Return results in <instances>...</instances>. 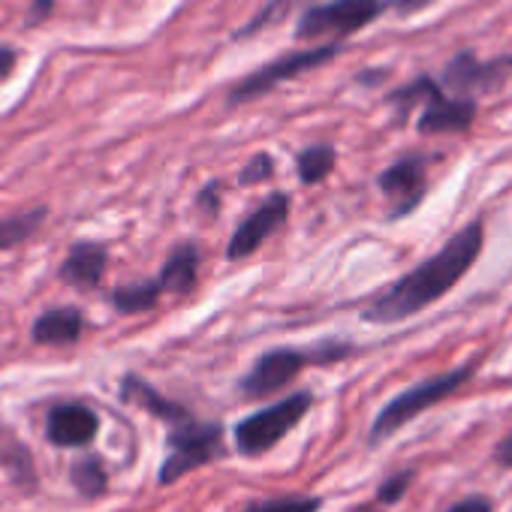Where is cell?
I'll return each instance as SVG.
<instances>
[{
    "instance_id": "cell-8",
    "label": "cell",
    "mask_w": 512,
    "mask_h": 512,
    "mask_svg": "<svg viewBox=\"0 0 512 512\" xmlns=\"http://www.w3.org/2000/svg\"><path fill=\"white\" fill-rule=\"evenodd\" d=\"M512 70V55H503L497 61H479L473 52H458L446 70H443V79H440V88L443 91H452L455 97H476V94H488V91H497L506 76Z\"/></svg>"
},
{
    "instance_id": "cell-26",
    "label": "cell",
    "mask_w": 512,
    "mask_h": 512,
    "mask_svg": "<svg viewBox=\"0 0 512 512\" xmlns=\"http://www.w3.org/2000/svg\"><path fill=\"white\" fill-rule=\"evenodd\" d=\"M491 461H494L500 470H512V431L494 443V449H491Z\"/></svg>"
},
{
    "instance_id": "cell-21",
    "label": "cell",
    "mask_w": 512,
    "mask_h": 512,
    "mask_svg": "<svg viewBox=\"0 0 512 512\" xmlns=\"http://www.w3.org/2000/svg\"><path fill=\"white\" fill-rule=\"evenodd\" d=\"M73 485L85 497H100L106 491V485H109V476H106L103 461L94 458V455H85L82 461H76L73 464Z\"/></svg>"
},
{
    "instance_id": "cell-17",
    "label": "cell",
    "mask_w": 512,
    "mask_h": 512,
    "mask_svg": "<svg viewBox=\"0 0 512 512\" xmlns=\"http://www.w3.org/2000/svg\"><path fill=\"white\" fill-rule=\"evenodd\" d=\"M46 217H49V208L40 205V208L19 211V214H10V217L0 220V253L13 250V247L25 244L28 238H34L43 229Z\"/></svg>"
},
{
    "instance_id": "cell-24",
    "label": "cell",
    "mask_w": 512,
    "mask_h": 512,
    "mask_svg": "<svg viewBox=\"0 0 512 512\" xmlns=\"http://www.w3.org/2000/svg\"><path fill=\"white\" fill-rule=\"evenodd\" d=\"M272 169H275V160L269 154H256V157H250V163H244L238 181L241 184H260V181L272 178Z\"/></svg>"
},
{
    "instance_id": "cell-30",
    "label": "cell",
    "mask_w": 512,
    "mask_h": 512,
    "mask_svg": "<svg viewBox=\"0 0 512 512\" xmlns=\"http://www.w3.org/2000/svg\"><path fill=\"white\" fill-rule=\"evenodd\" d=\"M214 190H217V184H208V187L199 193V199H196V202H199V208H205L208 214H214V211H217V196H214Z\"/></svg>"
},
{
    "instance_id": "cell-15",
    "label": "cell",
    "mask_w": 512,
    "mask_h": 512,
    "mask_svg": "<svg viewBox=\"0 0 512 512\" xmlns=\"http://www.w3.org/2000/svg\"><path fill=\"white\" fill-rule=\"evenodd\" d=\"M85 332V317L76 308H52L37 317L31 338L46 347H70L82 338Z\"/></svg>"
},
{
    "instance_id": "cell-14",
    "label": "cell",
    "mask_w": 512,
    "mask_h": 512,
    "mask_svg": "<svg viewBox=\"0 0 512 512\" xmlns=\"http://www.w3.org/2000/svg\"><path fill=\"white\" fill-rule=\"evenodd\" d=\"M199 263H202V256H199V247L193 241L178 244L166 256V263L160 269V278H157L163 293H175V296L193 293L196 284H199Z\"/></svg>"
},
{
    "instance_id": "cell-19",
    "label": "cell",
    "mask_w": 512,
    "mask_h": 512,
    "mask_svg": "<svg viewBox=\"0 0 512 512\" xmlns=\"http://www.w3.org/2000/svg\"><path fill=\"white\" fill-rule=\"evenodd\" d=\"M0 458H4V467L10 470L13 482H16L22 491H34V488H37V467H34V458H31V452H28L16 437H7V440H4V452H0Z\"/></svg>"
},
{
    "instance_id": "cell-28",
    "label": "cell",
    "mask_w": 512,
    "mask_h": 512,
    "mask_svg": "<svg viewBox=\"0 0 512 512\" xmlns=\"http://www.w3.org/2000/svg\"><path fill=\"white\" fill-rule=\"evenodd\" d=\"M16 61H19L16 49H10V46H0V79H7V76L16 70Z\"/></svg>"
},
{
    "instance_id": "cell-23",
    "label": "cell",
    "mask_w": 512,
    "mask_h": 512,
    "mask_svg": "<svg viewBox=\"0 0 512 512\" xmlns=\"http://www.w3.org/2000/svg\"><path fill=\"white\" fill-rule=\"evenodd\" d=\"M413 479H416V473H413V470H398V473H392V476L377 488V500H380V503H386V506L398 503V500L410 491Z\"/></svg>"
},
{
    "instance_id": "cell-25",
    "label": "cell",
    "mask_w": 512,
    "mask_h": 512,
    "mask_svg": "<svg viewBox=\"0 0 512 512\" xmlns=\"http://www.w3.org/2000/svg\"><path fill=\"white\" fill-rule=\"evenodd\" d=\"M443 512H494V503H491L485 494H470V497L452 503V506L443 509Z\"/></svg>"
},
{
    "instance_id": "cell-20",
    "label": "cell",
    "mask_w": 512,
    "mask_h": 512,
    "mask_svg": "<svg viewBox=\"0 0 512 512\" xmlns=\"http://www.w3.org/2000/svg\"><path fill=\"white\" fill-rule=\"evenodd\" d=\"M335 163H338V154H335L332 145H311L296 160L302 184H320V181H326L332 175Z\"/></svg>"
},
{
    "instance_id": "cell-4",
    "label": "cell",
    "mask_w": 512,
    "mask_h": 512,
    "mask_svg": "<svg viewBox=\"0 0 512 512\" xmlns=\"http://www.w3.org/2000/svg\"><path fill=\"white\" fill-rule=\"evenodd\" d=\"M341 55V40H329L323 46L305 49V52H287L281 58H275L272 64L253 70L250 76H244L232 91H229V106H241V103H253L266 97L269 91L281 88L290 79L305 76L308 70H317L329 61H335Z\"/></svg>"
},
{
    "instance_id": "cell-13",
    "label": "cell",
    "mask_w": 512,
    "mask_h": 512,
    "mask_svg": "<svg viewBox=\"0 0 512 512\" xmlns=\"http://www.w3.org/2000/svg\"><path fill=\"white\" fill-rule=\"evenodd\" d=\"M109 266V250L100 241H76L64 263L58 269V278L76 290H94Z\"/></svg>"
},
{
    "instance_id": "cell-6",
    "label": "cell",
    "mask_w": 512,
    "mask_h": 512,
    "mask_svg": "<svg viewBox=\"0 0 512 512\" xmlns=\"http://www.w3.org/2000/svg\"><path fill=\"white\" fill-rule=\"evenodd\" d=\"M223 455V428L217 422H196L193 416L181 419L169 431V458L160 467V482L169 485L184 473L211 464Z\"/></svg>"
},
{
    "instance_id": "cell-27",
    "label": "cell",
    "mask_w": 512,
    "mask_h": 512,
    "mask_svg": "<svg viewBox=\"0 0 512 512\" xmlns=\"http://www.w3.org/2000/svg\"><path fill=\"white\" fill-rule=\"evenodd\" d=\"M52 10H55V0H34V7H31V13H28V25L37 28L43 19L52 16Z\"/></svg>"
},
{
    "instance_id": "cell-16",
    "label": "cell",
    "mask_w": 512,
    "mask_h": 512,
    "mask_svg": "<svg viewBox=\"0 0 512 512\" xmlns=\"http://www.w3.org/2000/svg\"><path fill=\"white\" fill-rule=\"evenodd\" d=\"M121 398L130 401V404H136V407H142V410H148V413L157 416V419H166L169 425H175V422H181V419L190 416L181 404L163 398L154 386H148V383H145L142 377H136V374L124 377V383H121Z\"/></svg>"
},
{
    "instance_id": "cell-12",
    "label": "cell",
    "mask_w": 512,
    "mask_h": 512,
    "mask_svg": "<svg viewBox=\"0 0 512 512\" xmlns=\"http://www.w3.org/2000/svg\"><path fill=\"white\" fill-rule=\"evenodd\" d=\"M97 428H100V419L91 407L85 404H58L52 407L49 413V440L55 446H64V449H79V446H88L94 437H97Z\"/></svg>"
},
{
    "instance_id": "cell-3",
    "label": "cell",
    "mask_w": 512,
    "mask_h": 512,
    "mask_svg": "<svg viewBox=\"0 0 512 512\" xmlns=\"http://www.w3.org/2000/svg\"><path fill=\"white\" fill-rule=\"evenodd\" d=\"M344 356H350V347H344V344H329V347L314 350V353L293 350V347L269 350L256 359L253 368L241 377V392H244V398H269V395L281 392L284 386H290L302 374L305 365H311V362L326 365V362H335Z\"/></svg>"
},
{
    "instance_id": "cell-1",
    "label": "cell",
    "mask_w": 512,
    "mask_h": 512,
    "mask_svg": "<svg viewBox=\"0 0 512 512\" xmlns=\"http://www.w3.org/2000/svg\"><path fill=\"white\" fill-rule=\"evenodd\" d=\"M482 247H485V226H482V220H470L437 253H431L428 260H422L413 272H407L389 290H383L362 311V317L377 326H389V323L416 317L419 311L431 308L452 287H458L464 281V275L476 266Z\"/></svg>"
},
{
    "instance_id": "cell-9",
    "label": "cell",
    "mask_w": 512,
    "mask_h": 512,
    "mask_svg": "<svg viewBox=\"0 0 512 512\" xmlns=\"http://www.w3.org/2000/svg\"><path fill=\"white\" fill-rule=\"evenodd\" d=\"M428 160L422 154H407L401 160H395L392 166L383 169V175L377 178L380 190L392 199V211L389 220H401L407 214H413L428 190Z\"/></svg>"
},
{
    "instance_id": "cell-29",
    "label": "cell",
    "mask_w": 512,
    "mask_h": 512,
    "mask_svg": "<svg viewBox=\"0 0 512 512\" xmlns=\"http://www.w3.org/2000/svg\"><path fill=\"white\" fill-rule=\"evenodd\" d=\"M389 4L398 10V13H419V10H425V7H431L434 0H389Z\"/></svg>"
},
{
    "instance_id": "cell-2",
    "label": "cell",
    "mask_w": 512,
    "mask_h": 512,
    "mask_svg": "<svg viewBox=\"0 0 512 512\" xmlns=\"http://www.w3.org/2000/svg\"><path fill=\"white\" fill-rule=\"evenodd\" d=\"M473 374H476V365L467 362V365H461V368L443 371V374H437V377H428V380H422V383H416V386L398 392V395L377 413V419H374V425H371V437H368L371 446L389 440V437L398 434L404 425H410L416 416H422L425 410H431V407H437L440 401H446V398H452L455 392H461L464 383H467Z\"/></svg>"
},
{
    "instance_id": "cell-11",
    "label": "cell",
    "mask_w": 512,
    "mask_h": 512,
    "mask_svg": "<svg viewBox=\"0 0 512 512\" xmlns=\"http://www.w3.org/2000/svg\"><path fill=\"white\" fill-rule=\"evenodd\" d=\"M476 121V100L473 97H446L440 82L428 94L425 109L419 115V133L422 136H440V133H464Z\"/></svg>"
},
{
    "instance_id": "cell-10",
    "label": "cell",
    "mask_w": 512,
    "mask_h": 512,
    "mask_svg": "<svg viewBox=\"0 0 512 512\" xmlns=\"http://www.w3.org/2000/svg\"><path fill=\"white\" fill-rule=\"evenodd\" d=\"M287 214H290V196L287 193H272L260 208L250 211L238 223V229L229 238L226 256H229L232 263H238V260H244V256L256 253V250L266 244L269 235H275L284 226Z\"/></svg>"
},
{
    "instance_id": "cell-22",
    "label": "cell",
    "mask_w": 512,
    "mask_h": 512,
    "mask_svg": "<svg viewBox=\"0 0 512 512\" xmlns=\"http://www.w3.org/2000/svg\"><path fill=\"white\" fill-rule=\"evenodd\" d=\"M323 500L320 497H305V494H284L272 500H253L241 512H320Z\"/></svg>"
},
{
    "instance_id": "cell-18",
    "label": "cell",
    "mask_w": 512,
    "mask_h": 512,
    "mask_svg": "<svg viewBox=\"0 0 512 512\" xmlns=\"http://www.w3.org/2000/svg\"><path fill=\"white\" fill-rule=\"evenodd\" d=\"M163 296L160 281H136V284H124L112 293V305L121 314H145L151 308H157Z\"/></svg>"
},
{
    "instance_id": "cell-5",
    "label": "cell",
    "mask_w": 512,
    "mask_h": 512,
    "mask_svg": "<svg viewBox=\"0 0 512 512\" xmlns=\"http://www.w3.org/2000/svg\"><path fill=\"white\" fill-rule=\"evenodd\" d=\"M314 398L311 392H293L290 398L253 413L235 425V446L241 455H263L272 446H278L311 410Z\"/></svg>"
},
{
    "instance_id": "cell-7",
    "label": "cell",
    "mask_w": 512,
    "mask_h": 512,
    "mask_svg": "<svg viewBox=\"0 0 512 512\" xmlns=\"http://www.w3.org/2000/svg\"><path fill=\"white\" fill-rule=\"evenodd\" d=\"M386 0H329L302 13L296 25L299 40H344L383 16Z\"/></svg>"
}]
</instances>
